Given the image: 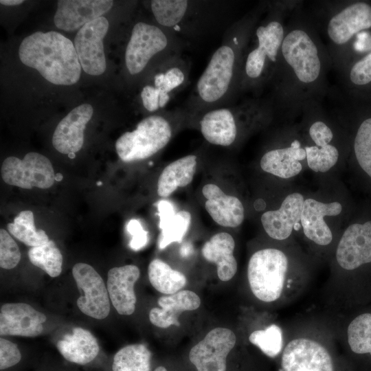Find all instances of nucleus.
I'll return each instance as SVG.
<instances>
[{"label": "nucleus", "mask_w": 371, "mask_h": 371, "mask_svg": "<svg viewBox=\"0 0 371 371\" xmlns=\"http://www.w3.org/2000/svg\"><path fill=\"white\" fill-rule=\"evenodd\" d=\"M333 67L328 49L312 17L293 14L285 32L267 96L273 114L295 115L321 103L329 89L327 74Z\"/></svg>", "instance_id": "obj_1"}, {"label": "nucleus", "mask_w": 371, "mask_h": 371, "mask_svg": "<svg viewBox=\"0 0 371 371\" xmlns=\"http://www.w3.org/2000/svg\"><path fill=\"white\" fill-rule=\"evenodd\" d=\"M267 10L261 3L227 28L183 107L191 117L233 104L240 96L243 57L253 30Z\"/></svg>", "instance_id": "obj_2"}, {"label": "nucleus", "mask_w": 371, "mask_h": 371, "mask_svg": "<svg viewBox=\"0 0 371 371\" xmlns=\"http://www.w3.org/2000/svg\"><path fill=\"white\" fill-rule=\"evenodd\" d=\"M267 10L255 26L244 54L240 95L251 93L260 97L275 72L285 32L284 8L278 3H267Z\"/></svg>", "instance_id": "obj_3"}, {"label": "nucleus", "mask_w": 371, "mask_h": 371, "mask_svg": "<svg viewBox=\"0 0 371 371\" xmlns=\"http://www.w3.org/2000/svg\"><path fill=\"white\" fill-rule=\"evenodd\" d=\"M231 8L227 1L153 0V19L185 42L207 36L226 23Z\"/></svg>", "instance_id": "obj_4"}, {"label": "nucleus", "mask_w": 371, "mask_h": 371, "mask_svg": "<svg viewBox=\"0 0 371 371\" xmlns=\"http://www.w3.org/2000/svg\"><path fill=\"white\" fill-rule=\"evenodd\" d=\"M21 61L52 84L71 85L80 77L81 65L73 43L55 31L36 32L19 48Z\"/></svg>", "instance_id": "obj_5"}, {"label": "nucleus", "mask_w": 371, "mask_h": 371, "mask_svg": "<svg viewBox=\"0 0 371 371\" xmlns=\"http://www.w3.org/2000/svg\"><path fill=\"white\" fill-rule=\"evenodd\" d=\"M267 97L247 98L239 103L208 110L190 120L197 122L201 133L211 144L228 147L234 144L243 126L257 124L273 115Z\"/></svg>", "instance_id": "obj_6"}, {"label": "nucleus", "mask_w": 371, "mask_h": 371, "mask_svg": "<svg viewBox=\"0 0 371 371\" xmlns=\"http://www.w3.org/2000/svg\"><path fill=\"white\" fill-rule=\"evenodd\" d=\"M186 43L171 31L155 23L139 21L131 30L124 52L126 70L132 77L141 76L150 67L181 55Z\"/></svg>", "instance_id": "obj_7"}, {"label": "nucleus", "mask_w": 371, "mask_h": 371, "mask_svg": "<svg viewBox=\"0 0 371 371\" xmlns=\"http://www.w3.org/2000/svg\"><path fill=\"white\" fill-rule=\"evenodd\" d=\"M190 115L183 107L164 110L142 120L133 131L123 133L115 149L124 162L148 159L161 150L171 140L175 126L188 121Z\"/></svg>", "instance_id": "obj_8"}, {"label": "nucleus", "mask_w": 371, "mask_h": 371, "mask_svg": "<svg viewBox=\"0 0 371 371\" xmlns=\"http://www.w3.org/2000/svg\"><path fill=\"white\" fill-rule=\"evenodd\" d=\"M190 62L182 54L162 61L150 70L149 81L139 92L142 108L148 113L164 110L189 83Z\"/></svg>", "instance_id": "obj_9"}, {"label": "nucleus", "mask_w": 371, "mask_h": 371, "mask_svg": "<svg viewBox=\"0 0 371 371\" xmlns=\"http://www.w3.org/2000/svg\"><path fill=\"white\" fill-rule=\"evenodd\" d=\"M288 259L281 250L267 248L252 254L247 266L250 289L259 300L271 302L283 291Z\"/></svg>", "instance_id": "obj_10"}, {"label": "nucleus", "mask_w": 371, "mask_h": 371, "mask_svg": "<svg viewBox=\"0 0 371 371\" xmlns=\"http://www.w3.org/2000/svg\"><path fill=\"white\" fill-rule=\"evenodd\" d=\"M327 13L324 31L329 43L327 49L333 63L354 37L371 28V5L357 1L341 8L340 5L333 7Z\"/></svg>", "instance_id": "obj_11"}, {"label": "nucleus", "mask_w": 371, "mask_h": 371, "mask_svg": "<svg viewBox=\"0 0 371 371\" xmlns=\"http://www.w3.org/2000/svg\"><path fill=\"white\" fill-rule=\"evenodd\" d=\"M357 218L344 232L336 250L337 262L346 271L371 265V205Z\"/></svg>", "instance_id": "obj_12"}, {"label": "nucleus", "mask_w": 371, "mask_h": 371, "mask_svg": "<svg viewBox=\"0 0 371 371\" xmlns=\"http://www.w3.org/2000/svg\"><path fill=\"white\" fill-rule=\"evenodd\" d=\"M1 173L4 182L24 189L49 188L54 184L56 175L49 159L35 152L27 153L23 159L7 157Z\"/></svg>", "instance_id": "obj_13"}, {"label": "nucleus", "mask_w": 371, "mask_h": 371, "mask_svg": "<svg viewBox=\"0 0 371 371\" xmlns=\"http://www.w3.org/2000/svg\"><path fill=\"white\" fill-rule=\"evenodd\" d=\"M72 276L82 295L77 299L78 309L84 315L104 319L111 311V301L102 278L90 265L78 262L72 268Z\"/></svg>", "instance_id": "obj_14"}, {"label": "nucleus", "mask_w": 371, "mask_h": 371, "mask_svg": "<svg viewBox=\"0 0 371 371\" xmlns=\"http://www.w3.org/2000/svg\"><path fill=\"white\" fill-rule=\"evenodd\" d=\"M236 341L229 328H213L190 349L189 360L197 371H226L227 358Z\"/></svg>", "instance_id": "obj_15"}, {"label": "nucleus", "mask_w": 371, "mask_h": 371, "mask_svg": "<svg viewBox=\"0 0 371 371\" xmlns=\"http://www.w3.org/2000/svg\"><path fill=\"white\" fill-rule=\"evenodd\" d=\"M109 21L100 16L82 27L74 38V47L82 69L88 74L99 76L106 67L102 40Z\"/></svg>", "instance_id": "obj_16"}, {"label": "nucleus", "mask_w": 371, "mask_h": 371, "mask_svg": "<svg viewBox=\"0 0 371 371\" xmlns=\"http://www.w3.org/2000/svg\"><path fill=\"white\" fill-rule=\"evenodd\" d=\"M282 371H334L332 357L319 342L304 337L289 341L282 355Z\"/></svg>", "instance_id": "obj_17"}, {"label": "nucleus", "mask_w": 371, "mask_h": 371, "mask_svg": "<svg viewBox=\"0 0 371 371\" xmlns=\"http://www.w3.org/2000/svg\"><path fill=\"white\" fill-rule=\"evenodd\" d=\"M56 348L67 363L102 368L106 359L101 357L99 343L89 330L76 326L56 343Z\"/></svg>", "instance_id": "obj_18"}, {"label": "nucleus", "mask_w": 371, "mask_h": 371, "mask_svg": "<svg viewBox=\"0 0 371 371\" xmlns=\"http://www.w3.org/2000/svg\"><path fill=\"white\" fill-rule=\"evenodd\" d=\"M46 315L24 302H10L0 308L1 337H36L44 331Z\"/></svg>", "instance_id": "obj_19"}, {"label": "nucleus", "mask_w": 371, "mask_h": 371, "mask_svg": "<svg viewBox=\"0 0 371 371\" xmlns=\"http://www.w3.org/2000/svg\"><path fill=\"white\" fill-rule=\"evenodd\" d=\"M113 5L111 0H60L54 21L58 28L65 31L80 30L102 16Z\"/></svg>", "instance_id": "obj_20"}, {"label": "nucleus", "mask_w": 371, "mask_h": 371, "mask_svg": "<svg viewBox=\"0 0 371 371\" xmlns=\"http://www.w3.org/2000/svg\"><path fill=\"white\" fill-rule=\"evenodd\" d=\"M140 276L134 265L113 267L107 273L106 287L111 305L121 315H131L135 310V284Z\"/></svg>", "instance_id": "obj_21"}, {"label": "nucleus", "mask_w": 371, "mask_h": 371, "mask_svg": "<svg viewBox=\"0 0 371 371\" xmlns=\"http://www.w3.org/2000/svg\"><path fill=\"white\" fill-rule=\"evenodd\" d=\"M93 113L91 105L82 104L61 120L52 136V144L56 150L68 155L81 149L84 143V130Z\"/></svg>", "instance_id": "obj_22"}, {"label": "nucleus", "mask_w": 371, "mask_h": 371, "mask_svg": "<svg viewBox=\"0 0 371 371\" xmlns=\"http://www.w3.org/2000/svg\"><path fill=\"white\" fill-rule=\"evenodd\" d=\"M341 211L342 205L337 201L323 203L314 199H305L300 222L306 237L319 245H329L333 234L324 217L337 216Z\"/></svg>", "instance_id": "obj_23"}, {"label": "nucleus", "mask_w": 371, "mask_h": 371, "mask_svg": "<svg viewBox=\"0 0 371 371\" xmlns=\"http://www.w3.org/2000/svg\"><path fill=\"white\" fill-rule=\"evenodd\" d=\"M304 201L302 194L293 192L286 196L278 210L263 213L261 223L268 236L278 240L289 238L300 221Z\"/></svg>", "instance_id": "obj_24"}, {"label": "nucleus", "mask_w": 371, "mask_h": 371, "mask_svg": "<svg viewBox=\"0 0 371 371\" xmlns=\"http://www.w3.org/2000/svg\"><path fill=\"white\" fill-rule=\"evenodd\" d=\"M205 207L213 221L225 227H237L243 222L245 210L236 196L226 194L217 185L207 183L202 188Z\"/></svg>", "instance_id": "obj_25"}, {"label": "nucleus", "mask_w": 371, "mask_h": 371, "mask_svg": "<svg viewBox=\"0 0 371 371\" xmlns=\"http://www.w3.org/2000/svg\"><path fill=\"white\" fill-rule=\"evenodd\" d=\"M159 307L150 309L148 315L150 323L161 328L179 326V317L184 311L197 309L201 305L199 296L190 290L182 289L174 294L165 295L157 300Z\"/></svg>", "instance_id": "obj_26"}, {"label": "nucleus", "mask_w": 371, "mask_h": 371, "mask_svg": "<svg viewBox=\"0 0 371 371\" xmlns=\"http://www.w3.org/2000/svg\"><path fill=\"white\" fill-rule=\"evenodd\" d=\"M304 147L298 139H293L284 147L275 148L265 152L260 161L262 170L282 179H289L298 175L306 159Z\"/></svg>", "instance_id": "obj_27"}, {"label": "nucleus", "mask_w": 371, "mask_h": 371, "mask_svg": "<svg viewBox=\"0 0 371 371\" xmlns=\"http://www.w3.org/2000/svg\"><path fill=\"white\" fill-rule=\"evenodd\" d=\"M234 239L227 232L214 234L203 245V257L216 265L217 276L221 281H229L236 273L238 264L234 256Z\"/></svg>", "instance_id": "obj_28"}, {"label": "nucleus", "mask_w": 371, "mask_h": 371, "mask_svg": "<svg viewBox=\"0 0 371 371\" xmlns=\"http://www.w3.org/2000/svg\"><path fill=\"white\" fill-rule=\"evenodd\" d=\"M197 159V155L191 154L167 165L158 179V195L161 197H168L178 188L189 185L196 172Z\"/></svg>", "instance_id": "obj_29"}, {"label": "nucleus", "mask_w": 371, "mask_h": 371, "mask_svg": "<svg viewBox=\"0 0 371 371\" xmlns=\"http://www.w3.org/2000/svg\"><path fill=\"white\" fill-rule=\"evenodd\" d=\"M158 210L161 231L158 246L163 249L172 243L181 242L190 225L191 214L183 210L175 212L172 205L167 201H160Z\"/></svg>", "instance_id": "obj_30"}, {"label": "nucleus", "mask_w": 371, "mask_h": 371, "mask_svg": "<svg viewBox=\"0 0 371 371\" xmlns=\"http://www.w3.org/2000/svg\"><path fill=\"white\" fill-rule=\"evenodd\" d=\"M105 362L104 371H152V353L143 344L125 346Z\"/></svg>", "instance_id": "obj_31"}, {"label": "nucleus", "mask_w": 371, "mask_h": 371, "mask_svg": "<svg viewBox=\"0 0 371 371\" xmlns=\"http://www.w3.org/2000/svg\"><path fill=\"white\" fill-rule=\"evenodd\" d=\"M148 276L150 283L158 292L164 295L174 294L186 286V276L173 269L161 259H153L148 267Z\"/></svg>", "instance_id": "obj_32"}, {"label": "nucleus", "mask_w": 371, "mask_h": 371, "mask_svg": "<svg viewBox=\"0 0 371 371\" xmlns=\"http://www.w3.org/2000/svg\"><path fill=\"white\" fill-rule=\"evenodd\" d=\"M8 229L15 238L31 247L45 245L49 240L44 230L35 227L34 214L30 210L21 212L13 223L8 224Z\"/></svg>", "instance_id": "obj_33"}, {"label": "nucleus", "mask_w": 371, "mask_h": 371, "mask_svg": "<svg viewBox=\"0 0 371 371\" xmlns=\"http://www.w3.org/2000/svg\"><path fill=\"white\" fill-rule=\"evenodd\" d=\"M28 258L36 267L43 270L52 278L60 276L63 267V255L52 240L46 244L31 247Z\"/></svg>", "instance_id": "obj_34"}, {"label": "nucleus", "mask_w": 371, "mask_h": 371, "mask_svg": "<svg viewBox=\"0 0 371 371\" xmlns=\"http://www.w3.org/2000/svg\"><path fill=\"white\" fill-rule=\"evenodd\" d=\"M347 338L354 353L371 357V313L360 314L352 320L348 327Z\"/></svg>", "instance_id": "obj_35"}, {"label": "nucleus", "mask_w": 371, "mask_h": 371, "mask_svg": "<svg viewBox=\"0 0 371 371\" xmlns=\"http://www.w3.org/2000/svg\"><path fill=\"white\" fill-rule=\"evenodd\" d=\"M304 149L308 166L317 172H327L336 164L339 157V151L335 144L321 148L306 145Z\"/></svg>", "instance_id": "obj_36"}, {"label": "nucleus", "mask_w": 371, "mask_h": 371, "mask_svg": "<svg viewBox=\"0 0 371 371\" xmlns=\"http://www.w3.org/2000/svg\"><path fill=\"white\" fill-rule=\"evenodd\" d=\"M249 341L259 348L267 356L273 358L282 348V334L280 328L271 324L264 330L252 332L249 337Z\"/></svg>", "instance_id": "obj_37"}, {"label": "nucleus", "mask_w": 371, "mask_h": 371, "mask_svg": "<svg viewBox=\"0 0 371 371\" xmlns=\"http://www.w3.org/2000/svg\"><path fill=\"white\" fill-rule=\"evenodd\" d=\"M29 361L28 355L16 343L0 338V371H21Z\"/></svg>", "instance_id": "obj_38"}, {"label": "nucleus", "mask_w": 371, "mask_h": 371, "mask_svg": "<svg viewBox=\"0 0 371 371\" xmlns=\"http://www.w3.org/2000/svg\"><path fill=\"white\" fill-rule=\"evenodd\" d=\"M21 258L19 247L4 229L0 230V267L12 269L16 267Z\"/></svg>", "instance_id": "obj_39"}, {"label": "nucleus", "mask_w": 371, "mask_h": 371, "mask_svg": "<svg viewBox=\"0 0 371 371\" xmlns=\"http://www.w3.org/2000/svg\"><path fill=\"white\" fill-rule=\"evenodd\" d=\"M348 79L355 86L367 85L371 82V52L350 67Z\"/></svg>", "instance_id": "obj_40"}, {"label": "nucleus", "mask_w": 371, "mask_h": 371, "mask_svg": "<svg viewBox=\"0 0 371 371\" xmlns=\"http://www.w3.org/2000/svg\"><path fill=\"white\" fill-rule=\"evenodd\" d=\"M132 238L129 243L130 247L134 251L143 248L148 241V232H146L140 223L136 219H131L126 227Z\"/></svg>", "instance_id": "obj_41"}, {"label": "nucleus", "mask_w": 371, "mask_h": 371, "mask_svg": "<svg viewBox=\"0 0 371 371\" xmlns=\"http://www.w3.org/2000/svg\"><path fill=\"white\" fill-rule=\"evenodd\" d=\"M35 371H79L69 363L45 357L36 366Z\"/></svg>", "instance_id": "obj_42"}, {"label": "nucleus", "mask_w": 371, "mask_h": 371, "mask_svg": "<svg viewBox=\"0 0 371 371\" xmlns=\"http://www.w3.org/2000/svg\"><path fill=\"white\" fill-rule=\"evenodd\" d=\"M1 4L4 5H9V6H13V5H17L19 4H21L23 3V0H1L0 1Z\"/></svg>", "instance_id": "obj_43"}, {"label": "nucleus", "mask_w": 371, "mask_h": 371, "mask_svg": "<svg viewBox=\"0 0 371 371\" xmlns=\"http://www.w3.org/2000/svg\"><path fill=\"white\" fill-rule=\"evenodd\" d=\"M153 371H168L163 366H157Z\"/></svg>", "instance_id": "obj_44"}, {"label": "nucleus", "mask_w": 371, "mask_h": 371, "mask_svg": "<svg viewBox=\"0 0 371 371\" xmlns=\"http://www.w3.org/2000/svg\"><path fill=\"white\" fill-rule=\"evenodd\" d=\"M63 175L60 173H57L55 175V181H60L63 179Z\"/></svg>", "instance_id": "obj_45"}, {"label": "nucleus", "mask_w": 371, "mask_h": 371, "mask_svg": "<svg viewBox=\"0 0 371 371\" xmlns=\"http://www.w3.org/2000/svg\"><path fill=\"white\" fill-rule=\"evenodd\" d=\"M68 156H69V158L74 159L76 155H75L74 153H71L68 154Z\"/></svg>", "instance_id": "obj_46"}, {"label": "nucleus", "mask_w": 371, "mask_h": 371, "mask_svg": "<svg viewBox=\"0 0 371 371\" xmlns=\"http://www.w3.org/2000/svg\"><path fill=\"white\" fill-rule=\"evenodd\" d=\"M102 184V181H98V182L97 183V186H101Z\"/></svg>", "instance_id": "obj_47"}]
</instances>
